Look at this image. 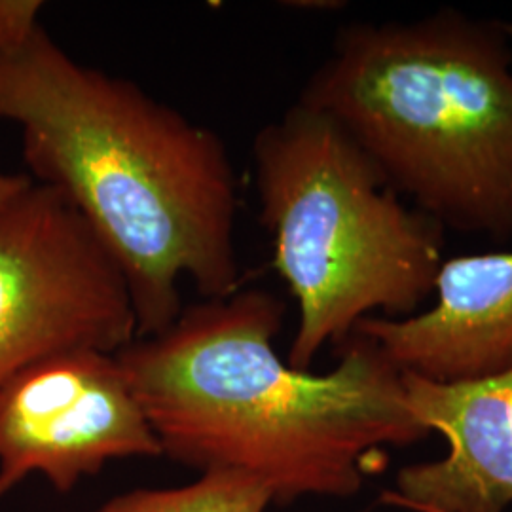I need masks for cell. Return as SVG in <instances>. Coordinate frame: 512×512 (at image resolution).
<instances>
[{
	"mask_svg": "<svg viewBox=\"0 0 512 512\" xmlns=\"http://www.w3.org/2000/svg\"><path fill=\"white\" fill-rule=\"evenodd\" d=\"M435 306L404 319L366 317L355 332L376 340L403 370L437 382L473 380L512 366V249L444 258Z\"/></svg>",
	"mask_w": 512,
	"mask_h": 512,
	"instance_id": "obj_8",
	"label": "cell"
},
{
	"mask_svg": "<svg viewBox=\"0 0 512 512\" xmlns=\"http://www.w3.org/2000/svg\"><path fill=\"white\" fill-rule=\"evenodd\" d=\"M283 317L274 293L239 289L184 308L118 361L167 458L255 476L274 503L351 497L368 459L429 429L408 406L403 368L376 340L353 332L338 365L313 374L277 355Z\"/></svg>",
	"mask_w": 512,
	"mask_h": 512,
	"instance_id": "obj_2",
	"label": "cell"
},
{
	"mask_svg": "<svg viewBox=\"0 0 512 512\" xmlns=\"http://www.w3.org/2000/svg\"><path fill=\"white\" fill-rule=\"evenodd\" d=\"M44 2L40 0H0V55L23 48L40 25Z\"/></svg>",
	"mask_w": 512,
	"mask_h": 512,
	"instance_id": "obj_10",
	"label": "cell"
},
{
	"mask_svg": "<svg viewBox=\"0 0 512 512\" xmlns=\"http://www.w3.org/2000/svg\"><path fill=\"white\" fill-rule=\"evenodd\" d=\"M0 118L21 129L29 177L71 203L118 262L137 338L177 321L183 281L203 300L241 289L238 177L219 133L76 61L44 27L0 55Z\"/></svg>",
	"mask_w": 512,
	"mask_h": 512,
	"instance_id": "obj_1",
	"label": "cell"
},
{
	"mask_svg": "<svg viewBox=\"0 0 512 512\" xmlns=\"http://www.w3.org/2000/svg\"><path fill=\"white\" fill-rule=\"evenodd\" d=\"M272 492L255 476L209 469L179 488H141L114 495L95 512H266Z\"/></svg>",
	"mask_w": 512,
	"mask_h": 512,
	"instance_id": "obj_9",
	"label": "cell"
},
{
	"mask_svg": "<svg viewBox=\"0 0 512 512\" xmlns=\"http://www.w3.org/2000/svg\"><path fill=\"white\" fill-rule=\"evenodd\" d=\"M137 336L126 275L71 203L33 181L0 205V391L42 359Z\"/></svg>",
	"mask_w": 512,
	"mask_h": 512,
	"instance_id": "obj_5",
	"label": "cell"
},
{
	"mask_svg": "<svg viewBox=\"0 0 512 512\" xmlns=\"http://www.w3.org/2000/svg\"><path fill=\"white\" fill-rule=\"evenodd\" d=\"M298 103L330 116L440 226L512 238V50L456 10L344 27Z\"/></svg>",
	"mask_w": 512,
	"mask_h": 512,
	"instance_id": "obj_3",
	"label": "cell"
},
{
	"mask_svg": "<svg viewBox=\"0 0 512 512\" xmlns=\"http://www.w3.org/2000/svg\"><path fill=\"white\" fill-rule=\"evenodd\" d=\"M33 184V179L23 173H0V205L12 200Z\"/></svg>",
	"mask_w": 512,
	"mask_h": 512,
	"instance_id": "obj_11",
	"label": "cell"
},
{
	"mask_svg": "<svg viewBox=\"0 0 512 512\" xmlns=\"http://www.w3.org/2000/svg\"><path fill=\"white\" fill-rule=\"evenodd\" d=\"M408 406L439 431L448 456L397 476L391 501L420 512H503L512 503V366L492 376L437 382L403 370Z\"/></svg>",
	"mask_w": 512,
	"mask_h": 512,
	"instance_id": "obj_7",
	"label": "cell"
},
{
	"mask_svg": "<svg viewBox=\"0 0 512 512\" xmlns=\"http://www.w3.org/2000/svg\"><path fill=\"white\" fill-rule=\"evenodd\" d=\"M501 27H503V31H505V35L507 38L511 40L512 44V21H501Z\"/></svg>",
	"mask_w": 512,
	"mask_h": 512,
	"instance_id": "obj_12",
	"label": "cell"
},
{
	"mask_svg": "<svg viewBox=\"0 0 512 512\" xmlns=\"http://www.w3.org/2000/svg\"><path fill=\"white\" fill-rule=\"evenodd\" d=\"M164 456L118 353L71 349L0 391V497L40 473L67 494L109 461Z\"/></svg>",
	"mask_w": 512,
	"mask_h": 512,
	"instance_id": "obj_6",
	"label": "cell"
},
{
	"mask_svg": "<svg viewBox=\"0 0 512 512\" xmlns=\"http://www.w3.org/2000/svg\"><path fill=\"white\" fill-rule=\"evenodd\" d=\"M260 224L298 306L287 363L308 370L366 319H404L435 294L444 228L385 181L321 110L294 103L253 141Z\"/></svg>",
	"mask_w": 512,
	"mask_h": 512,
	"instance_id": "obj_4",
	"label": "cell"
}]
</instances>
